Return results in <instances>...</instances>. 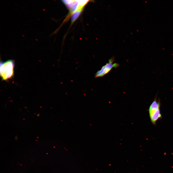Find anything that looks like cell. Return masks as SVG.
<instances>
[{"label": "cell", "instance_id": "2", "mask_svg": "<svg viewBox=\"0 0 173 173\" xmlns=\"http://www.w3.org/2000/svg\"><path fill=\"white\" fill-rule=\"evenodd\" d=\"M157 95L150 105L148 109L151 122L154 125L156 124V121L161 117L160 109L161 105L160 101L159 100H157Z\"/></svg>", "mask_w": 173, "mask_h": 173}, {"label": "cell", "instance_id": "4", "mask_svg": "<svg viewBox=\"0 0 173 173\" xmlns=\"http://www.w3.org/2000/svg\"><path fill=\"white\" fill-rule=\"evenodd\" d=\"M84 6L79 8L71 15V24H73L82 12Z\"/></svg>", "mask_w": 173, "mask_h": 173}, {"label": "cell", "instance_id": "1", "mask_svg": "<svg viewBox=\"0 0 173 173\" xmlns=\"http://www.w3.org/2000/svg\"><path fill=\"white\" fill-rule=\"evenodd\" d=\"M14 63L12 60H9L0 63V76L2 80L11 79L14 75Z\"/></svg>", "mask_w": 173, "mask_h": 173}, {"label": "cell", "instance_id": "3", "mask_svg": "<svg viewBox=\"0 0 173 173\" xmlns=\"http://www.w3.org/2000/svg\"><path fill=\"white\" fill-rule=\"evenodd\" d=\"M114 60V58L110 59L108 63L104 66L100 70L96 72L95 74V77H103L109 73L113 68L118 66L119 64L117 63L113 64Z\"/></svg>", "mask_w": 173, "mask_h": 173}]
</instances>
